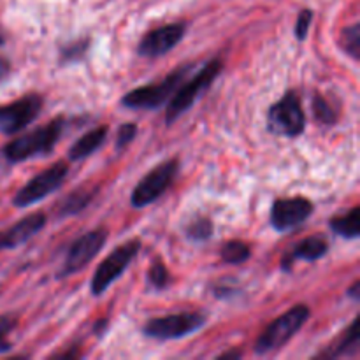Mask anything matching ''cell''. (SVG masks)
Listing matches in <instances>:
<instances>
[{"mask_svg": "<svg viewBox=\"0 0 360 360\" xmlns=\"http://www.w3.org/2000/svg\"><path fill=\"white\" fill-rule=\"evenodd\" d=\"M108 319H101V320H97V322H95V326H94V334L97 338H102L104 336V333H108Z\"/></svg>", "mask_w": 360, "mask_h": 360, "instance_id": "cell-30", "label": "cell"}, {"mask_svg": "<svg viewBox=\"0 0 360 360\" xmlns=\"http://www.w3.org/2000/svg\"><path fill=\"white\" fill-rule=\"evenodd\" d=\"M137 136V125L136 123H123L122 127L118 129V134H116V150H123V148L129 146Z\"/></svg>", "mask_w": 360, "mask_h": 360, "instance_id": "cell-27", "label": "cell"}, {"mask_svg": "<svg viewBox=\"0 0 360 360\" xmlns=\"http://www.w3.org/2000/svg\"><path fill=\"white\" fill-rule=\"evenodd\" d=\"M330 231L345 239H357L360 236V207L354 206L348 213L330 218Z\"/></svg>", "mask_w": 360, "mask_h": 360, "instance_id": "cell-19", "label": "cell"}, {"mask_svg": "<svg viewBox=\"0 0 360 360\" xmlns=\"http://www.w3.org/2000/svg\"><path fill=\"white\" fill-rule=\"evenodd\" d=\"M4 42H6V39H4V37H2V35H0V46H2V44H4Z\"/></svg>", "mask_w": 360, "mask_h": 360, "instance_id": "cell-36", "label": "cell"}, {"mask_svg": "<svg viewBox=\"0 0 360 360\" xmlns=\"http://www.w3.org/2000/svg\"><path fill=\"white\" fill-rule=\"evenodd\" d=\"M236 288L234 287H224V285H218V287L213 288V295L217 299H224V301H227V299H232L236 295Z\"/></svg>", "mask_w": 360, "mask_h": 360, "instance_id": "cell-29", "label": "cell"}, {"mask_svg": "<svg viewBox=\"0 0 360 360\" xmlns=\"http://www.w3.org/2000/svg\"><path fill=\"white\" fill-rule=\"evenodd\" d=\"M224 69V62L221 58H211L199 72L193 77H190L186 83H179L178 88L172 94L171 102H169L167 109H165V122L167 125L174 123L179 116L185 115L190 108L197 102V98L207 90V88L213 84V81L217 79L218 74Z\"/></svg>", "mask_w": 360, "mask_h": 360, "instance_id": "cell-2", "label": "cell"}, {"mask_svg": "<svg viewBox=\"0 0 360 360\" xmlns=\"http://www.w3.org/2000/svg\"><path fill=\"white\" fill-rule=\"evenodd\" d=\"M179 171V158H171V160L160 162L157 167L151 169L148 174L134 188L132 195H130V206L137 207H146L150 204L157 202L174 183L176 176Z\"/></svg>", "mask_w": 360, "mask_h": 360, "instance_id": "cell-7", "label": "cell"}, {"mask_svg": "<svg viewBox=\"0 0 360 360\" xmlns=\"http://www.w3.org/2000/svg\"><path fill=\"white\" fill-rule=\"evenodd\" d=\"M108 132V125H98L95 127V129L88 130L83 137H79V139L70 146L69 160H84V158H88L90 155H94L95 151L104 144Z\"/></svg>", "mask_w": 360, "mask_h": 360, "instance_id": "cell-17", "label": "cell"}, {"mask_svg": "<svg viewBox=\"0 0 360 360\" xmlns=\"http://www.w3.org/2000/svg\"><path fill=\"white\" fill-rule=\"evenodd\" d=\"M311 21H313L311 9H302L301 13H299L297 21H295V37H297V41H304V39L308 37Z\"/></svg>", "mask_w": 360, "mask_h": 360, "instance_id": "cell-28", "label": "cell"}, {"mask_svg": "<svg viewBox=\"0 0 360 360\" xmlns=\"http://www.w3.org/2000/svg\"><path fill=\"white\" fill-rule=\"evenodd\" d=\"M213 231H214L213 221H211L207 217L193 218V220L185 227L186 238L192 239V241L195 243H204L207 241V239H211Z\"/></svg>", "mask_w": 360, "mask_h": 360, "instance_id": "cell-22", "label": "cell"}, {"mask_svg": "<svg viewBox=\"0 0 360 360\" xmlns=\"http://www.w3.org/2000/svg\"><path fill=\"white\" fill-rule=\"evenodd\" d=\"M315 213V206L302 195L276 199L271 207V225L278 232H287L304 224Z\"/></svg>", "mask_w": 360, "mask_h": 360, "instance_id": "cell-12", "label": "cell"}, {"mask_svg": "<svg viewBox=\"0 0 360 360\" xmlns=\"http://www.w3.org/2000/svg\"><path fill=\"white\" fill-rule=\"evenodd\" d=\"M42 105L44 98L39 94H28L18 101L0 105V132L6 136H16L41 115Z\"/></svg>", "mask_w": 360, "mask_h": 360, "instance_id": "cell-11", "label": "cell"}, {"mask_svg": "<svg viewBox=\"0 0 360 360\" xmlns=\"http://www.w3.org/2000/svg\"><path fill=\"white\" fill-rule=\"evenodd\" d=\"M341 46L345 53L352 56L354 60H359L360 53V23H354L350 27L341 30Z\"/></svg>", "mask_w": 360, "mask_h": 360, "instance_id": "cell-25", "label": "cell"}, {"mask_svg": "<svg viewBox=\"0 0 360 360\" xmlns=\"http://www.w3.org/2000/svg\"><path fill=\"white\" fill-rule=\"evenodd\" d=\"M171 273L162 260H155L148 269V283L155 290H165L171 285Z\"/></svg>", "mask_w": 360, "mask_h": 360, "instance_id": "cell-24", "label": "cell"}, {"mask_svg": "<svg viewBox=\"0 0 360 360\" xmlns=\"http://www.w3.org/2000/svg\"><path fill=\"white\" fill-rule=\"evenodd\" d=\"M309 308L306 304H295L283 315L278 316L276 320L269 323L264 329V333L257 338L255 350L257 355H266L271 352H276L283 348L295 334L301 330V327L308 322Z\"/></svg>", "mask_w": 360, "mask_h": 360, "instance_id": "cell-3", "label": "cell"}, {"mask_svg": "<svg viewBox=\"0 0 360 360\" xmlns=\"http://www.w3.org/2000/svg\"><path fill=\"white\" fill-rule=\"evenodd\" d=\"M359 320L355 319L350 323L347 330L334 341L333 345L326 348L323 352H320L319 355H315L316 359H343V357H354L359 354L360 347V338H359Z\"/></svg>", "mask_w": 360, "mask_h": 360, "instance_id": "cell-16", "label": "cell"}, {"mask_svg": "<svg viewBox=\"0 0 360 360\" xmlns=\"http://www.w3.org/2000/svg\"><path fill=\"white\" fill-rule=\"evenodd\" d=\"M90 48V39H76L60 48V63H72L83 58Z\"/></svg>", "mask_w": 360, "mask_h": 360, "instance_id": "cell-23", "label": "cell"}, {"mask_svg": "<svg viewBox=\"0 0 360 360\" xmlns=\"http://www.w3.org/2000/svg\"><path fill=\"white\" fill-rule=\"evenodd\" d=\"M141 252V239H130V241L123 243V245L116 246L104 260L95 269L94 278L90 283L91 295L98 297L104 294L120 276L127 271L137 253Z\"/></svg>", "mask_w": 360, "mask_h": 360, "instance_id": "cell-6", "label": "cell"}, {"mask_svg": "<svg viewBox=\"0 0 360 360\" xmlns=\"http://www.w3.org/2000/svg\"><path fill=\"white\" fill-rule=\"evenodd\" d=\"M0 250H4V243H2V232H0Z\"/></svg>", "mask_w": 360, "mask_h": 360, "instance_id": "cell-35", "label": "cell"}, {"mask_svg": "<svg viewBox=\"0 0 360 360\" xmlns=\"http://www.w3.org/2000/svg\"><path fill=\"white\" fill-rule=\"evenodd\" d=\"M311 111L316 122L322 123V125H336L338 120H340V108H336V105H334L329 98L323 97L322 94L313 95Z\"/></svg>", "mask_w": 360, "mask_h": 360, "instance_id": "cell-20", "label": "cell"}, {"mask_svg": "<svg viewBox=\"0 0 360 360\" xmlns=\"http://www.w3.org/2000/svg\"><path fill=\"white\" fill-rule=\"evenodd\" d=\"M79 350H77L76 347H74V350H69V352H60V354H55L53 357L55 359H77L79 357Z\"/></svg>", "mask_w": 360, "mask_h": 360, "instance_id": "cell-32", "label": "cell"}, {"mask_svg": "<svg viewBox=\"0 0 360 360\" xmlns=\"http://www.w3.org/2000/svg\"><path fill=\"white\" fill-rule=\"evenodd\" d=\"M18 327V316L16 315H2L0 316V354H6L13 348L11 341L7 340L9 334Z\"/></svg>", "mask_w": 360, "mask_h": 360, "instance_id": "cell-26", "label": "cell"}, {"mask_svg": "<svg viewBox=\"0 0 360 360\" xmlns=\"http://www.w3.org/2000/svg\"><path fill=\"white\" fill-rule=\"evenodd\" d=\"M359 288H360V281L357 280V281H354V285H352V287L347 290L348 297L354 299L355 302H359V299H360V290H359Z\"/></svg>", "mask_w": 360, "mask_h": 360, "instance_id": "cell-31", "label": "cell"}, {"mask_svg": "<svg viewBox=\"0 0 360 360\" xmlns=\"http://www.w3.org/2000/svg\"><path fill=\"white\" fill-rule=\"evenodd\" d=\"M65 120L55 118L53 122L9 141L2 148V155L9 164H20V162L30 160L34 157H44L49 155L62 137L65 129Z\"/></svg>", "mask_w": 360, "mask_h": 360, "instance_id": "cell-1", "label": "cell"}, {"mask_svg": "<svg viewBox=\"0 0 360 360\" xmlns=\"http://www.w3.org/2000/svg\"><path fill=\"white\" fill-rule=\"evenodd\" d=\"M239 357H241V352H239V350H229V352H225V354L218 355V359H220V360H225V359H239Z\"/></svg>", "mask_w": 360, "mask_h": 360, "instance_id": "cell-34", "label": "cell"}, {"mask_svg": "<svg viewBox=\"0 0 360 360\" xmlns=\"http://www.w3.org/2000/svg\"><path fill=\"white\" fill-rule=\"evenodd\" d=\"M9 72H11L9 62H7L6 58H2V56H0V81H2L4 77H6Z\"/></svg>", "mask_w": 360, "mask_h": 360, "instance_id": "cell-33", "label": "cell"}, {"mask_svg": "<svg viewBox=\"0 0 360 360\" xmlns=\"http://www.w3.org/2000/svg\"><path fill=\"white\" fill-rule=\"evenodd\" d=\"M221 260L225 264H231V266H241L246 260L252 257V248L246 245L245 241H239V239H232L224 245L220 252Z\"/></svg>", "mask_w": 360, "mask_h": 360, "instance_id": "cell-21", "label": "cell"}, {"mask_svg": "<svg viewBox=\"0 0 360 360\" xmlns=\"http://www.w3.org/2000/svg\"><path fill=\"white\" fill-rule=\"evenodd\" d=\"M46 221H48V218H46V214L42 211H37V213H32L28 217L21 218L13 227L2 232L4 250H14L18 246L25 245L27 241H30L34 236H37L46 227Z\"/></svg>", "mask_w": 360, "mask_h": 360, "instance_id": "cell-15", "label": "cell"}, {"mask_svg": "<svg viewBox=\"0 0 360 360\" xmlns=\"http://www.w3.org/2000/svg\"><path fill=\"white\" fill-rule=\"evenodd\" d=\"M105 241H108V231H105V229H95V231H90L86 232V234L79 236V238L69 246L65 262H63V266L60 267V271L56 273V278L62 280V278H69L72 276V274L83 271L84 267L101 253Z\"/></svg>", "mask_w": 360, "mask_h": 360, "instance_id": "cell-10", "label": "cell"}, {"mask_svg": "<svg viewBox=\"0 0 360 360\" xmlns=\"http://www.w3.org/2000/svg\"><path fill=\"white\" fill-rule=\"evenodd\" d=\"M190 70V65L179 67V69L172 70L169 76L158 83L146 84V86H139L130 90L125 97L122 98L123 108L129 109H158L178 88V84L185 79L186 72Z\"/></svg>", "mask_w": 360, "mask_h": 360, "instance_id": "cell-8", "label": "cell"}, {"mask_svg": "<svg viewBox=\"0 0 360 360\" xmlns=\"http://www.w3.org/2000/svg\"><path fill=\"white\" fill-rule=\"evenodd\" d=\"M267 129L274 136L299 137L306 130V115L297 91L288 90L267 111Z\"/></svg>", "mask_w": 360, "mask_h": 360, "instance_id": "cell-4", "label": "cell"}, {"mask_svg": "<svg viewBox=\"0 0 360 360\" xmlns=\"http://www.w3.org/2000/svg\"><path fill=\"white\" fill-rule=\"evenodd\" d=\"M67 174H69V164L67 162H56L51 167L35 174L27 185L21 186L16 195H14L13 204L16 207H28L35 202H41L63 185Z\"/></svg>", "mask_w": 360, "mask_h": 360, "instance_id": "cell-9", "label": "cell"}, {"mask_svg": "<svg viewBox=\"0 0 360 360\" xmlns=\"http://www.w3.org/2000/svg\"><path fill=\"white\" fill-rule=\"evenodd\" d=\"M329 253V241L323 236H309L299 241L292 248V252L285 253L281 259V271L290 273L295 260H304V262H316L323 259Z\"/></svg>", "mask_w": 360, "mask_h": 360, "instance_id": "cell-14", "label": "cell"}, {"mask_svg": "<svg viewBox=\"0 0 360 360\" xmlns=\"http://www.w3.org/2000/svg\"><path fill=\"white\" fill-rule=\"evenodd\" d=\"M95 188H86V186H81V188L72 190L65 199L60 202L58 206V218H69L76 217L81 211L86 210L90 206V202L95 197Z\"/></svg>", "mask_w": 360, "mask_h": 360, "instance_id": "cell-18", "label": "cell"}, {"mask_svg": "<svg viewBox=\"0 0 360 360\" xmlns=\"http://www.w3.org/2000/svg\"><path fill=\"white\" fill-rule=\"evenodd\" d=\"M207 319L199 311H183L174 315L158 316L144 323L143 334L155 341H172L195 334L206 326Z\"/></svg>", "mask_w": 360, "mask_h": 360, "instance_id": "cell-5", "label": "cell"}, {"mask_svg": "<svg viewBox=\"0 0 360 360\" xmlns=\"http://www.w3.org/2000/svg\"><path fill=\"white\" fill-rule=\"evenodd\" d=\"M185 32L186 25L181 23V21L153 28V30L146 32L144 37L141 39L139 46H137V53L144 58H158V56L171 51L174 46H178L181 39L185 37Z\"/></svg>", "mask_w": 360, "mask_h": 360, "instance_id": "cell-13", "label": "cell"}]
</instances>
